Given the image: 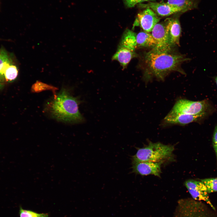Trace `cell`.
Masks as SVG:
<instances>
[{
  "label": "cell",
  "instance_id": "cell-1",
  "mask_svg": "<svg viewBox=\"0 0 217 217\" xmlns=\"http://www.w3.org/2000/svg\"><path fill=\"white\" fill-rule=\"evenodd\" d=\"M188 60L185 55L174 53L171 50L156 52L151 50L145 55L146 70L144 77L147 80L154 77L163 80L172 72L178 71L185 74L181 65Z\"/></svg>",
  "mask_w": 217,
  "mask_h": 217
},
{
  "label": "cell",
  "instance_id": "cell-2",
  "mask_svg": "<svg viewBox=\"0 0 217 217\" xmlns=\"http://www.w3.org/2000/svg\"><path fill=\"white\" fill-rule=\"evenodd\" d=\"M80 101L72 96L67 90L63 89L49 105L52 116L58 121L79 123L84 121L80 112L78 106Z\"/></svg>",
  "mask_w": 217,
  "mask_h": 217
},
{
  "label": "cell",
  "instance_id": "cell-3",
  "mask_svg": "<svg viewBox=\"0 0 217 217\" xmlns=\"http://www.w3.org/2000/svg\"><path fill=\"white\" fill-rule=\"evenodd\" d=\"M137 151L131 157L132 163L140 162H162L171 156L174 150L173 146L166 145L160 142L149 143Z\"/></svg>",
  "mask_w": 217,
  "mask_h": 217
},
{
  "label": "cell",
  "instance_id": "cell-4",
  "mask_svg": "<svg viewBox=\"0 0 217 217\" xmlns=\"http://www.w3.org/2000/svg\"><path fill=\"white\" fill-rule=\"evenodd\" d=\"M210 105L206 100L194 101L181 99L176 102L170 112L205 116L209 111Z\"/></svg>",
  "mask_w": 217,
  "mask_h": 217
},
{
  "label": "cell",
  "instance_id": "cell-5",
  "mask_svg": "<svg viewBox=\"0 0 217 217\" xmlns=\"http://www.w3.org/2000/svg\"><path fill=\"white\" fill-rule=\"evenodd\" d=\"M184 185L194 200L203 201L215 210V207L209 199L206 187L201 181L189 179L185 181Z\"/></svg>",
  "mask_w": 217,
  "mask_h": 217
},
{
  "label": "cell",
  "instance_id": "cell-6",
  "mask_svg": "<svg viewBox=\"0 0 217 217\" xmlns=\"http://www.w3.org/2000/svg\"><path fill=\"white\" fill-rule=\"evenodd\" d=\"M161 18L151 9L146 8L138 14L134 25L139 26L144 31L149 33Z\"/></svg>",
  "mask_w": 217,
  "mask_h": 217
},
{
  "label": "cell",
  "instance_id": "cell-7",
  "mask_svg": "<svg viewBox=\"0 0 217 217\" xmlns=\"http://www.w3.org/2000/svg\"><path fill=\"white\" fill-rule=\"evenodd\" d=\"M151 32L156 42V45L152 50L156 52L171 50L172 48L169 43L164 21L156 24Z\"/></svg>",
  "mask_w": 217,
  "mask_h": 217
},
{
  "label": "cell",
  "instance_id": "cell-8",
  "mask_svg": "<svg viewBox=\"0 0 217 217\" xmlns=\"http://www.w3.org/2000/svg\"><path fill=\"white\" fill-rule=\"evenodd\" d=\"M165 23L168 41L171 47L179 46L181 27L178 17H173L165 19Z\"/></svg>",
  "mask_w": 217,
  "mask_h": 217
},
{
  "label": "cell",
  "instance_id": "cell-9",
  "mask_svg": "<svg viewBox=\"0 0 217 217\" xmlns=\"http://www.w3.org/2000/svg\"><path fill=\"white\" fill-rule=\"evenodd\" d=\"M162 162H140L132 163V172L141 175H153L160 177Z\"/></svg>",
  "mask_w": 217,
  "mask_h": 217
},
{
  "label": "cell",
  "instance_id": "cell-10",
  "mask_svg": "<svg viewBox=\"0 0 217 217\" xmlns=\"http://www.w3.org/2000/svg\"><path fill=\"white\" fill-rule=\"evenodd\" d=\"M142 8H149L160 17L169 16L179 12H183L179 8L172 6L164 2L158 3L155 2H149L146 4H138Z\"/></svg>",
  "mask_w": 217,
  "mask_h": 217
},
{
  "label": "cell",
  "instance_id": "cell-11",
  "mask_svg": "<svg viewBox=\"0 0 217 217\" xmlns=\"http://www.w3.org/2000/svg\"><path fill=\"white\" fill-rule=\"evenodd\" d=\"M205 116L186 114H176L169 112L164 119L163 123L165 125L178 124L184 126L199 121Z\"/></svg>",
  "mask_w": 217,
  "mask_h": 217
},
{
  "label": "cell",
  "instance_id": "cell-12",
  "mask_svg": "<svg viewBox=\"0 0 217 217\" xmlns=\"http://www.w3.org/2000/svg\"><path fill=\"white\" fill-rule=\"evenodd\" d=\"M13 64L12 60L6 50L3 47L0 49V90L7 83L5 74L9 66Z\"/></svg>",
  "mask_w": 217,
  "mask_h": 217
},
{
  "label": "cell",
  "instance_id": "cell-13",
  "mask_svg": "<svg viewBox=\"0 0 217 217\" xmlns=\"http://www.w3.org/2000/svg\"><path fill=\"white\" fill-rule=\"evenodd\" d=\"M136 56L134 51L118 46L117 51L113 56L112 59L113 60L118 61L123 68L124 69L126 68L131 59Z\"/></svg>",
  "mask_w": 217,
  "mask_h": 217
},
{
  "label": "cell",
  "instance_id": "cell-14",
  "mask_svg": "<svg viewBox=\"0 0 217 217\" xmlns=\"http://www.w3.org/2000/svg\"><path fill=\"white\" fill-rule=\"evenodd\" d=\"M191 203L188 217H216L201 202L191 200Z\"/></svg>",
  "mask_w": 217,
  "mask_h": 217
},
{
  "label": "cell",
  "instance_id": "cell-15",
  "mask_svg": "<svg viewBox=\"0 0 217 217\" xmlns=\"http://www.w3.org/2000/svg\"><path fill=\"white\" fill-rule=\"evenodd\" d=\"M136 36V33L129 29H126L123 34L119 46L134 51L137 47Z\"/></svg>",
  "mask_w": 217,
  "mask_h": 217
},
{
  "label": "cell",
  "instance_id": "cell-16",
  "mask_svg": "<svg viewBox=\"0 0 217 217\" xmlns=\"http://www.w3.org/2000/svg\"><path fill=\"white\" fill-rule=\"evenodd\" d=\"M199 2V0H167L165 3L180 8L184 12L197 8Z\"/></svg>",
  "mask_w": 217,
  "mask_h": 217
},
{
  "label": "cell",
  "instance_id": "cell-17",
  "mask_svg": "<svg viewBox=\"0 0 217 217\" xmlns=\"http://www.w3.org/2000/svg\"><path fill=\"white\" fill-rule=\"evenodd\" d=\"M136 41L137 47L153 48L156 45L151 34L145 31L140 32L137 34Z\"/></svg>",
  "mask_w": 217,
  "mask_h": 217
},
{
  "label": "cell",
  "instance_id": "cell-18",
  "mask_svg": "<svg viewBox=\"0 0 217 217\" xmlns=\"http://www.w3.org/2000/svg\"><path fill=\"white\" fill-rule=\"evenodd\" d=\"M206 186L208 193L217 192V178H208L200 180Z\"/></svg>",
  "mask_w": 217,
  "mask_h": 217
},
{
  "label": "cell",
  "instance_id": "cell-19",
  "mask_svg": "<svg viewBox=\"0 0 217 217\" xmlns=\"http://www.w3.org/2000/svg\"><path fill=\"white\" fill-rule=\"evenodd\" d=\"M20 217H48L47 213H39L33 211L23 209L20 207L19 211Z\"/></svg>",
  "mask_w": 217,
  "mask_h": 217
},
{
  "label": "cell",
  "instance_id": "cell-20",
  "mask_svg": "<svg viewBox=\"0 0 217 217\" xmlns=\"http://www.w3.org/2000/svg\"><path fill=\"white\" fill-rule=\"evenodd\" d=\"M124 5L128 8L134 7L139 4L145 2H156V0H123Z\"/></svg>",
  "mask_w": 217,
  "mask_h": 217
},
{
  "label": "cell",
  "instance_id": "cell-21",
  "mask_svg": "<svg viewBox=\"0 0 217 217\" xmlns=\"http://www.w3.org/2000/svg\"><path fill=\"white\" fill-rule=\"evenodd\" d=\"M212 145L215 153L217 162V125L215 127L213 134Z\"/></svg>",
  "mask_w": 217,
  "mask_h": 217
},
{
  "label": "cell",
  "instance_id": "cell-22",
  "mask_svg": "<svg viewBox=\"0 0 217 217\" xmlns=\"http://www.w3.org/2000/svg\"><path fill=\"white\" fill-rule=\"evenodd\" d=\"M215 82L216 84L217 85V77H215Z\"/></svg>",
  "mask_w": 217,
  "mask_h": 217
}]
</instances>
